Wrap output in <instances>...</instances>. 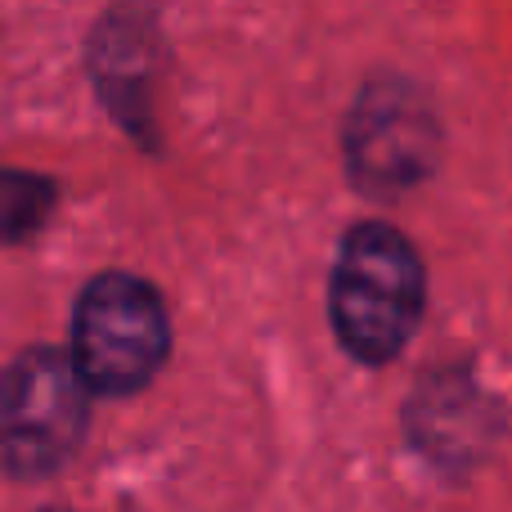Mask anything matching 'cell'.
<instances>
[{
  "label": "cell",
  "instance_id": "obj_1",
  "mask_svg": "<svg viewBox=\"0 0 512 512\" xmlns=\"http://www.w3.org/2000/svg\"><path fill=\"white\" fill-rule=\"evenodd\" d=\"M423 297V261L396 225L360 221L346 230L328 279V315L351 360H396L423 319Z\"/></svg>",
  "mask_w": 512,
  "mask_h": 512
},
{
  "label": "cell",
  "instance_id": "obj_2",
  "mask_svg": "<svg viewBox=\"0 0 512 512\" xmlns=\"http://www.w3.org/2000/svg\"><path fill=\"white\" fill-rule=\"evenodd\" d=\"M171 346L158 288L135 274H99L72 310V369L99 396H131L162 369Z\"/></svg>",
  "mask_w": 512,
  "mask_h": 512
},
{
  "label": "cell",
  "instance_id": "obj_3",
  "mask_svg": "<svg viewBox=\"0 0 512 512\" xmlns=\"http://www.w3.org/2000/svg\"><path fill=\"white\" fill-rule=\"evenodd\" d=\"M90 391L68 351L32 346L0 369V472L18 481L54 477L81 450Z\"/></svg>",
  "mask_w": 512,
  "mask_h": 512
},
{
  "label": "cell",
  "instance_id": "obj_4",
  "mask_svg": "<svg viewBox=\"0 0 512 512\" xmlns=\"http://www.w3.org/2000/svg\"><path fill=\"white\" fill-rule=\"evenodd\" d=\"M346 167L360 194L400 198L441 162V122L414 81L378 77L360 90L346 117Z\"/></svg>",
  "mask_w": 512,
  "mask_h": 512
},
{
  "label": "cell",
  "instance_id": "obj_5",
  "mask_svg": "<svg viewBox=\"0 0 512 512\" xmlns=\"http://www.w3.org/2000/svg\"><path fill=\"white\" fill-rule=\"evenodd\" d=\"M409 441L441 468H472L499 432V409L472 382V373H432L409 400Z\"/></svg>",
  "mask_w": 512,
  "mask_h": 512
},
{
  "label": "cell",
  "instance_id": "obj_6",
  "mask_svg": "<svg viewBox=\"0 0 512 512\" xmlns=\"http://www.w3.org/2000/svg\"><path fill=\"white\" fill-rule=\"evenodd\" d=\"M149 36V14L113 9L95 32V45H90V68H95L99 90L131 131H140L135 113H144V90H149Z\"/></svg>",
  "mask_w": 512,
  "mask_h": 512
},
{
  "label": "cell",
  "instance_id": "obj_7",
  "mask_svg": "<svg viewBox=\"0 0 512 512\" xmlns=\"http://www.w3.org/2000/svg\"><path fill=\"white\" fill-rule=\"evenodd\" d=\"M54 203V185L23 171H0V239L23 243L45 225V212Z\"/></svg>",
  "mask_w": 512,
  "mask_h": 512
}]
</instances>
